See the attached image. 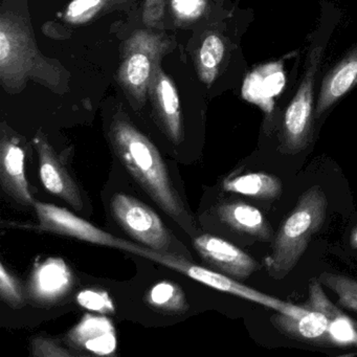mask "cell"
<instances>
[{
    "mask_svg": "<svg viewBox=\"0 0 357 357\" xmlns=\"http://www.w3.org/2000/svg\"><path fill=\"white\" fill-rule=\"evenodd\" d=\"M309 298L305 308L321 311L328 319L330 344L335 347L357 346V323L344 314L326 296L317 278L309 283Z\"/></svg>",
    "mask_w": 357,
    "mask_h": 357,
    "instance_id": "7c38bea8",
    "label": "cell"
},
{
    "mask_svg": "<svg viewBox=\"0 0 357 357\" xmlns=\"http://www.w3.org/2000/svg\"><path fill=\"white\" fill-rule=\"evenodd\" d=\"M127 1L129 0H73L64 12L63 20L72 26L89 24Z\"/></svg>",
    "mask_w": 357,
    "mask_h": 357,
    "instance_id": "44dd1931",
    "label": "cell"
},
{
    "mask_svg": "<svg viewBox=\"0 0 357 357\" xmlns=\"http://www.w3.org/2000/svg\"><path fill=\"white\" fill-rule=\"evenodd\" d=\"M35 145L38 151L40 178L45 189L68 202L77 211L82 210L83 202L78 185L62 166L45 135H37Z\"/></svg>",
    "mask_w": 357,
    "mask_h": 357,
    "instance_id": "8fae6325",
    "label": "cell"
},
{
    "mask_svg": "<svg viewBox=\"0 0 357 357\" xmlns=\"http://www.w3.org/2000/svg\"><path fill=\"white\" fill-rule=\"evenodd\" d=\"M109 135L112 146L127 170L154 202L183 227L191 225L155 146L123 116L114 119Z\"/></svg>",
    "mask_w": 357,
    "mask_h": 357,
    "instance_id": "7a4b0ae2",
    "label": "cell"
},
{
    "mask_svg": "<svg viewBox=\"0 0 357 357\" xmlns=\"http://www.w3.org/2000/svg\"><path fill=\"white\" fill-rule=\"evenodd\" d=\"M0 294L3 301L13 308H20L24 303L20 284L11 273L6 271L3 263L0 264Z\"/></svg>",
    "mask_w": 357,
    "mask_h": 357,
    "instance_id": "484cf974",
    "label": "cell"
},
{
    "mask_svg": "<svg viewBox=\"0 0 357 357\" xmlns=\"http://www.w3.org/2000/svg\"><path fill=\"white\" fill-rule=\"evenodd\" d=\"M357 83V52L344 60L332 74L326 79L321 86L317 114L325 112L344 93H348Z\"/></svg>",
    "mask_w": 357,
    "mask_h": 357,
    "instance_id": "d6986e66",
    "label": "cell"
},
{
    "mask_svg": "<svg viewBox=\"0 0 357 357\" xmlns=\"http://www.w3.org/2000/svg\"><path fill=\"white\" fill-rule=\"evenodd\" d=\"M350 244L352 245V248L357 250V225L352 229V233H351Z\"/></svg>",
    "mask_w": 357,
    "mask_h": 357,
    "instance_id": "f1b7e54d",
    "label": "cell"
},
{
    "mask_svg": "<svg viewBox=\"0 0 357 357\" xmlns=\"http://www.w3.org/2000/svg\"><path fill=\"white\" fill-rule=\"evenodd\" d=\"M317 279L321 285L329 288L337 296L340 306L357 313L356 280L329 271H323Z\"/></svg>",
    "mask_w": 357,
    "mask_h": 357,
    "instance_id": "cb8c5ba5",
    "label": "cell"
},
{
    "mask_svg": "<svg viewBox=\"0 0 357 357\" xmlns=\"http://www.w3.org/2000/svg\"><path fill=\"white\" fill-rule=\"evenodd\" d=\"M285 76L279 63H271L252 72L244 81L242 96L250 103L271 112L273 98L283 91Z\"/></svg>",
    "mask_w": 357,
    "mask_h": 357,
    "instance_id": "e0dca14e",
    "label": "cell"
},
{
    "mask_svg": "<svg viewBox=\"0 0 357 357\" xmlns=\"http://www.w3.org/2000/svg\"><path fill=\"white\" fill-rule=\"evenodd\" d=\"M112 212L121 227L135 239L154 250L170 248L172 237L162 219L154 211L139 200L126 194H116L112 198Z\"/></svg>",
    "mask_w": 357,
    "mask_h": 357,
    "instance_id": "8992f818",
    "label": "cell"
},
{
    "mask_svg": "<svg viewBox=\"0 0 357 357\" xmlns=\"http://www.w3.org/2000/svg\"><path fill=\"white\" fill-rule=\"evenodd\" d=\"M72 273L63 260L47 259L35 268L31 278L30 292L41 302H54L70 290Z\"/></svg>",
    "mask_w": 357,
    "mask_h": 357,
    "instance_id": "9a60e30c",
    "label": "cell"
},
{
    "mask_svg": "<svg viewBox=\"0 0 357 357\" xmlns=\"http://www.w3.org/2000/svg\"><path fill=\"white\" fill-rule=\"evenodd\" d=\"M32 353L35 356L61 357L72 356V353L64 350L57 342L47 338H35L32 342Z\"/></svg>",
    "mask_w": 357,
    "mask_h": 357,
    "instance_id": "83f0119b",
    "label": "cell"
},
{
    "mask_svg": "<svg viewBox=\"0 0 357 357\" xmlns=\"http://www.w3.org/2000/svg\"><path fill=\"white\" fill-rule=\"evenodd\" d=\"M29 81L55 93H66L70 74L58 60L38 49L26 0H3L0 8V82L9 95H18Z\"/></svg>",
    "mask_w": 357,
    "mask_h": 357,
    "instance_id": "6da1fadb",
    "label": "cell"
},
{
    "mask_svg": "<svg viewBox=\"0 0 357 357\" xmlns=\"http://www.w3.org/2000/svg\"><path fill=\"white\" fill-rule=\"evenodd\" d=\"M0 178L8 195L24 206L34 204L26 178L24 150L5 135L0 146Z\"/></svg>",
    "mask_w": 357,
    "mask_h": 357,
    "instance_id": "5bb4252c",
    "label": "cell"
},
{
    "mask_svg": "<svg viewBox=\"0 0 357 357\" xmlns=\"http://www.w3.org/2000/svg\"><path fill=\"white\" fill-rule=\"evenodd\" d=\"M179 263L181 264H178L177 271L192 278L199 283L208 286V287L219 290V291L227 292V294L240 296L244 300L258 303V304L268 307L278 312L285 313L288 315H300L301 313L304 312L305 308L303 307L294 306V305L283 302L275 296H267L258 290L252 289L239 282H236L235 280L231 279L227 275L214 273L210 269L192 264L185 260H181Z\"/></svg>",
    "mask_w": 357,
    "mask_h": 357,
    "instance_id": "ba28073f",
    "label": "cell"
},
{
    "mask_svg": "<svg viewBox=\"0 0 357 357\" xmlns=\"http://www.w3.org/2000/svg\"><path fill=\"white\" fill-rule=\"evenodd\" d=\"M271 321L280 333L309 344L331 347L329 328L326 315L312 308H305L300 315L278 312L271 315Z\"/></svg>",
    "mask_w": 357,
    "mask_h": 357,
    "instance_id": "4fadbf2b",
    "label": "cell"
},
{
    "mask_svg": "<svg viewBox=\"0 0 357 357\" xmlns=\"http://www.w3.org/2000/svg\"><path fill=\"white\" fill-rule=\"evenodd\" d=\"M225 43L217 34H210L202 41L197 56L200 80L210 86L218 74L219 66L225 57Z\"/></svg>",
    "mask_w": 357,
    "mask_h": 357,
    "instance_id": "7402d4cb",
    "label": "cell"
},
{
    "mask_svg": "<svg viewBox=\"0 0 357 357\" xmlns=\"http://www.w3.org/2000/svg\"><path fill=\"white\" fill-rule=\"evenodd\" d=\"M223 189L256 199L271 200L281 195L283 185L273 175L262 172L248 173L227 179L223 183Z\"/></svg>",
    "mask_w": 357,
    "mask_h": 357,
    "instance_id": "ffe728a7",
    "label": "cell"
},
{
    "mask_svg": "<svg viewBox=\"0 0 357 357\" xmlns=\"http://www.w3.org/2000/svg\"><path fill=\"white\" fill-rule=\"evenodd\" d=\"M78 303L84 308L96 312L112 313L114 311V304L106 292L99 290H83L78 296Z\"/></svg>",
    "mask_w": 357,
    "mask_h": 357,
    "instance_id": "4316f807",
    "label": "cell"
},
{
    "mask_svg": "<svg viewBox=\"0 0 357 357\" xmlns=\"http://www.w3.org/2000/svg\"><path fill=\"white\" fill-rule=\"evenodd\" d=\"M194 246L208 264L236 279H248L260 268L250 255L221 238L202 235L194 239Z\"/></svg>",
    "mask_w": 357,
    "mask_h": 357,
    "instance_id": "9c48e42d",
    "label": "cell"
},
{
    "mask_svg": "<svg viewBox=\"0 0 357 357\" xmlns=\"http://www.w3.org/2000/svg\"><path fill=\"white\" fill-rule=\"evenodd\" d=\"M34 206L43 231L76 238L89 243L119 248L141 257L145 252L146 248L116 238L112 234L98 229L66 208L43 202H34Z\"/></svg>",
    "mask_w": 357,
    "mask_h": 357,
    "instance_id": "5b68a950",
    "label": "cell"
},
{
    "mask_svg": "<svg viewBox=\"0 0 357 357\" xmlns=\"http://www.w3.org/2000/svg\"><path fill=\"white\" fill-rule=\"evenodd\" d=\"M317 57L311 61L310 68L301 84L296 97L286 110L284 120V151L296 154L309 144L311 112H312L313 76L317 70Z\"/></svg>",
    "mask_w": 357,
    "mask_h": 357,
    "instance_id": "52a82bcc",
    "label": "cell"
},
{
    "mask_svg": "<svg viewBox=\"0 0 357 357\" xmlns=\"http://www.w3.org/2000/svg\"><path fill=\"white\" fill-rule=\"evenodd\" d=\"M328 202L325 192L315 185L303 192L296 208L280 225L273 243V252L264 260L269 277H287L308 248L311 238L325 222Z\"/></svg>",
    "mask_w": 357,
    "mask_h": 357,
    "instance_id": "3957f363",
    "label": "cell"
},
{
    "mask_svg": "<svg viewBox=\"0 0 357 357\" xmlns=\"http://www.w3.org/2000/svg\"><path fill=\"white\" fill-rule=\"evenodd\" d=\"M147 301L153 308L165 312L181 313L188 309L185 294L177 284L171 281L155 284L148 292Z\"/></svg>",
    "mask_w": 357,
    "mask_h": 357,
    "instance_id": "603a6c76",
    "label": "cell"
},
{
    "mask_svg": "<svg viewBox=\"0 0 357 357\" xmlns=\"http://www.w3.org/2000/svg\"><path fill=\"white\" fill-rule=\"evenodd\" d=\"M170 47L166 35L151 31H135L125 41L116 80L133 107L145 105L152 79Z\"/></svg>",
    "mask_w": 357,
    "mask_h": 357,
    "instance_id": "277c9868",
    "label": "cell"
},
{
    "mask_svg": "<svg viewBox=\"0 0 357 357\" xmlns=\"http://www.w3.org/2000/svg\"><path fill=\"white\" fill-rule=\"evenodd\" d=\"M173 16L179 24H192L206 10V0H170Z\"/></svg>",
    "mask_w": 357,
    "mask_h": 357,
    "instance_id": "d4e9b609",
    "label": "cell"
},
{
    "mask_svg": "<svg viewBox=\"0 0 357 357\" xmlns=\"http://www.w3.org/2000/svg\"><path fill=\"white\" fill-rule=\"evenodd\" d=\"M68 337L75 346L98 355L112 354L116 348L114 326L104 317L85 315Z\"/></svg>",
    "mask_w": 357,
    "mask_h": 357,
    "instance_id": "2e32d148",
    "label": "cell"
},
{
    "mask_svg": "<svg viewBox=\"0 0 357 357\" xmlns=\"http://www.w3.org/2000/svg\"><path fill=\"white\" fill-rule=\"evenodd\" d=\"M148 97L151 100L156 118L166 135L173 143H181L183 137V123L178 93L172 79L160 66L158 68L152 79Z\"/></svg>",
    "mask_w": 357,
    "mask_h": 357,
    "instance_id": "30bf717a",
    "label": "cell"
},
{
    "mask_svg": "<svg viewBox=\"0 0 357 357\" xmlns=\"http://www.w3.org/2000/svg\"><path fill=\"white\" fill-rule=\"evenodd\" d=\"M218 216L231 229L260 241H269L273 238V231L264 215L250 204L243 202L221 204L218 208Z\"/></svg>",
    "mask_w": 357,
    "mask_h": 357,
    "instance_id": "ac0fdd59",
    "label": "cell"
}]
</instances>
